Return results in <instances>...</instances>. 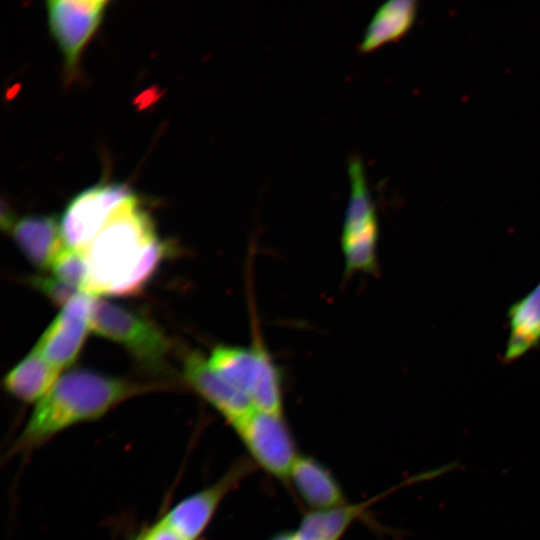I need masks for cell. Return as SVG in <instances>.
Instances as JSON below:
<instances>
[{"label": "cell", "mask_w": 540, "mask_h": 540, "mask_svg": "<svg viewBox=\"0 0 540 540\" xmlns=\"http://www.w3.org/2000/svg\"><path fill=\"white\" fill-rule=\"evenodd\" d=\"M364 504L314 510L302 519L294 532L296 540H340L350 525L363 513Z\"/></svg>", "instance_id": "cell-17"}, {"label": "cell", "mask_w": 540, "mask_h": 540, "mask_svg": "<svg viewBox=\"0 0 540 540\" xmlns=\"http://www.w3.org/2000/svg\"><path fill=\"white\" fill-rule=\"evenodd\" d=\"M207 360L255 409L282 412V375L261 341L256 339L250 346L217 345Z\"/></svg>", "instance_id": "cell-3"}, {"label": "cell", "mask_w": 540, "mask_h": 540, "mask_svg": "<svg viewBox=\"0 0 540 540\" xmlns=\"http://www.w3.org/2000/svg\"><path fill=\"white\" fill-rule=\"evenodd\" d=\"M1 223L23 255L40 269L50 268L65 245L60 220L54 216L29 215L17 219L8 212L2 215Z\"/></svg>", "instance_id": "cell-12"}, {"label": "cell", "mask_w": 540, "mask_h": 540, "mask_svg": "<svg viewBox=\"0 0 540 540\" xmlns=\"http://www.w3.org/2000/svg\"><path fill=\"white\" fill-rule=\"evenodd\" d=\"M510 333L504 363H511L540 343V283L508 310Z\"/></svg>", "instance_id": "cell-15"}, {"label": "cell", "mask_w": 540, "mask_h": 540, "mask_svg": "<svg viewBox=\"0 0 540 540\" xmlns=\"http://www.w3.org/2000/svg\"><path fill=\"white\" fill-rule=\"evenodd\" d=\"M26 282L41 294L46 296L52 303L64 307L83 291L71 286L55 276L34 275L26 279Z\"/></svg>", "instance_id": "cell-19"}, {"label": "cell", "mask_w": 540, "mask_h": 540, "mask_svg": "<svg viewBox=\"0 0 540 540\" xmlns=\"http://www.w3.org/2000/svg\"><path fill=\"white\" fill-rule=\"evenodd\" d=\"M94 297L85 292L62 307L33 348L49 364L61 370L77 358L90 329Z\"/></svg>", "instance_id": "cell-10"}, {"label": "cell", "mask_w": 540, "mask_h": 540, "mask_svg": "<svg viewBox=\"0 0 540 540\" xmlns=\"http://www.w3.org/2000/svg\"><path fill=\"white\" fill-rule=\"evenodd\" d=\"M50 268L53 276L85 292L88 268L83 250L64 245L54 258Z\"/></svg>", "instance_id": "cell-18"}, {"label": "cell", "mask_w": 540, "mask_h": 540, "mask_svg": "<svg viewBox=\"0 0 540 540\" xmlns=\"http://www.w3.org/2000/svg\"><path fill=\"white\" fill-rule=\"evenodd\" d=\"M292 540H296L295 535H294V532H293V538H292Z\"/></svg>", "instance_id": "cell-21"}, {"label": "cell", "mask_w": 540, "mask_h": 540, "mask_svg": "<svg viewBox=\"0 0 540 540\" xmlns=\"http://www.w3.org/2000/svg\"><path fill=\"white\" fill-rule=\"evenodd\" d=\"M250 470L251 465L240 460L219 480L184 497L161 518L185 540H199L224 498Z\"/></svg>", "instance_id": "cell-9"}, {"label": "cell", "mask_w": 540, "mask_h": 540, "mask_svg": "<svg viewBox=\"0 0 540 540\" xmlns=\"http://www.w3.org/2000/svg\"><path fill=\"white\" fill-rule=\"evenodd\" d=\"M158 388L87 369L68 371L34 405L7 456H25L63 431L98 420L122 402Z\"/></svg>", "instance_id": "cell-2"}, {"label": "cell", "mask_w": 540, "mask_h": 540, "mask_svg": "<svg viewBox=\"0 0 540 540\" xmlns=\"http://www.w3.org/2000/svg\"><path fill=\"white\" fill-rule=\"evenodd\" d=\"M59 372L33 349L5 376L3 386L15 399L35 405L55 385Z\"/></svg>", "instance_id": "cell-14"}, {"label": "cell", "mask_w": 540, "mask_h": 540, "mask_svg": "<svg viewBox=\"0 0 540 540\" xmlns=\"http://www.w3.org/2000/svg\"><path fill=\"white\" fill-rule=\"evenodd\" d=\"M416 5L412 0H389L379 6L359 43L360 52H370L407 33L416 18Z\"/></svg>", "instance_id": "cell-16"}, {"label": "cell", "mask_w": 540, "mask_h": 540, "mask_svg": "<svg viewBox=\"0 0 540 540\" xmlns=\"http://www.w3.org/2000/svg\"><path fill=\"white\" fill-rule=\"evenodd\" d=\"M347 172L350 192L341 233L345 273H374L377 270L379 223L359 155L349 157Z\"/></svg>", "instance_id": "cell-5"}, {"label": "cell", "mask_w": 540, "mask_h": 540, "mask_svg": "<svg viewBox=\"0 0 540 540\" xmlns=\"http://www.w3.org/2000/svg\"><path fill=\"white\" fill-rule=\"evenodd\" d=\"M232 428L256 464L277 478L289 477L299 455L282 412L254 409Z\"/></svg>", "instance_id": "cell-6"}, {"label": "cell", "mask_w": 540, "mask_h": 540, "mask_svg": "<svg viewBox=\"0 0 540 540\" xmlns=\"http://www.w3.org/2000/svg\"><path fill=\"white\" fill-rule=\"evenodd\" d=\"M134 540H185L162 518L145 528Z\"/></svg>", "instance_id": "cell-20"}, {"label": "cell", "mask_w": 540, "mask_h": 540, "mask_svg": "<svg viewBox=\"0 0 540 540\" xmlns=\"http://www.w3.org/2000/svg\"><path fill=\"white\" fill-rule=\"evenodd\" d=\"M83 252L87 294L134 296L152 279L167 255V245L133 194L116 207Z\"/></svg>", "instance_id": "cell-1"}, {"label": "cell", "mask_w": 540, "mask_h": 540, "mask_svg": "<svg viewBox=\"0 0 540 540\" xmlns=\"http://www.w3.org/2000/svg\"><path fill=\"white\" fill-rule=\"evenodd\" d=\"M133 194L118 183L96 184L77 194L60 219L64 244L84 250L116 207Z\"/></svg>", "instance_id": "cell-7"}, {"label": "cell", "mask_w": 540, "mask_h": 540, "mask_svg": "<svg viewBox=\"0 0 540 540\" xmlns=\"http://www.w3.org/2000/svg\"><path fill=\"white\" fill-rule=\"evenodd\" d=\"M90 330L124 349L142 366L159 370L172 344L164 331L143 313L103 299H95Z\"/></svg>", "instance_id": "cell-4"}, {"label": "cell", "mask_w": 540, "mask_h": 540, "mask_svg": "<svg viewBox=\"0 0 540 540\" xmlns=\"http://www.w3.org/2000/svg\"><path fill=\"white\" fill-rule=\"evenodd\" d=\"M106 0H51L46 3L50 31L63 55L66 74L72 76L80 55L100 25Z\"/></svg>", "instance_id": "cell-8"}, {"label": "cell", "mask_w": 540, "mask_h": 540, "mask_svg": "<svg viewBox=\"0 0 540 540\" xmlns=\"http://www.w3.org/2000/svg\"><path fill=\"white\" fill-rule=\"evenodd\" d=\"M303 501L314 510L346 504L344 494L333 474L310 456H298L289 477Z\"/></svg>", "instance_id": "cell-13"}, {"label": "cell", "mask_w": 540, "mask_h": 540, "mask_svg": "<svg viewBox=\"0 0 540 540\" xmlns=\"http://www.w3.org/2000/svg\"><path fill=\"white\" fill-rule=\"evenodd\" d=\"M185 382L233 426L255 408L251 401L229 384L199 352L184 359Z\"/></svg>", "instance_id": "cell-11"}]
</instances>
